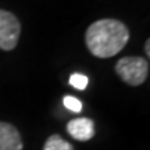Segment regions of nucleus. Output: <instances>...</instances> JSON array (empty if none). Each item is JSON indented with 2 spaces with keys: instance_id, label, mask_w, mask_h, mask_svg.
I'll return each instance as SVG.
<instances>
[{
  "instance_id": "nucleus-1",
  "label": "nucleus",
  "mask_w": 150,
  "mask_h": 150,
  "mask_svg": "<svg viewBox=\"0 0 150 150\" xmlns=\"http://www.w3.org/2000/svg\"><path fill=\"white\" fill-rule=\"evenodd\" d=\"M129 40V29L118 20L104 18L86 29L85 42L95 57L108 59L118 54Z\"/></svg>"
},
{
  "instance_id": "nucleus-2",
  "label": "nucleus",
  "mask_w": 150,
  "mask_h": 150,
  "mask_svg": "<svg viewBox=\"0 0 150 150\" xmlns=\"http://www.w3.org/2000/svg\"><path fill=\"white\" fill-rule=\"evenodd\" d=\"M115 72L131 86L142 85L149 75V61L143 57H122L115 64Z\"/></svg>"
},
{
  "instance_id": "nucleus-3",
  "label": "nucleus",
  "mask_w": 150,
  "mask_h": 150,
  "mask_svg": "<svg viewBox=\"0 0 150 150\" xmlns=\"http://www.w3.org/2000/svg\"><path fill=\"white\" fill-rule=\"evenodd\" d=\"M21 35V24L13 13L0 10V49H16Z\"/></svg>"
},
{
  "instance_id": "nucleus-4",
  "label": "nucleus",
  "mask_w": 150,
  "mask_h": 150,
  "mask_svg": "<svg viewBox=\"0 0 150 150\" xmlns=\"http://www.w3.org/2000/svg\"><path fill=\"white\" fill-rule=\"evenodd\" d=\"M67 132L76 140H91L95 136V122L91 118H74L67 124Z\"/></svg>"
},
{
  "instance_id": "nucleus-5",
  "label": "nucleus",
  "mask_w": 150,
  "mask_h": 150,
  "mask_svg": "<svg viewBox=\"0 0 150 150\" xmlns=\"http://www.w3.org/2000/svg\"><path fill=\"white\" fill-rule=\"evenodd\" d=\"M0 150H22V139L11 124L0 122Z\"/></svg>"
},
{
  "instance_id": "nucleus-6",
  "label": "nucleus",
  "mask_w": 150,
  "mask_h": 150,
  "mask_svg": "<svg viewBox=\"0 0 150 150\" xmlns=\"http://www.w3.org/2000/svg\"><path fill=\"white\" fill-rule=\"evenodd\" d=\"M43 150H74L70 142L64 140L59 135H52L43 146Z\"/></svg>"
},
{
  "instance_id": "nucleus-7",
  "label": "nucleus",
  "mask_w": 150,
  "mask_h": 150,
  "mask_svg": "<svg viewBox=\"0 0 150 150\" xmlns=\"http://www.w3.org/2000/svg\"><path fill=\"white\" fill-rule=\"evenodd\" d=\"M89 83V79H88V76L83 74H78V72H75L70 76V85L75 89H78V91H83L86 89V86Z\"/></svg>"
},
{
  "instance_id": "nucleus-8",
  "label": "nucleus",
  "mask_w": 150,
  "mask_h": 150,
  "mask_svg": "<svg viewBox=\"0 0 150 150\" xmlns=\"http://www.w3.org/2000/svg\"><path fill=\"white\" fill-rule=\"evenodd\" d=\"M63 103H64L65 108H68L70 111L79 112L81 110H82V103H81V100L74 96H65L64 99H63Z\"/></svg>"
},
{
  "instance_id": "nucleus-9",
  "label": "nucleus",
  "mask_w": 150,
  "mask_h": 150,
  "mask_svg": "<svg viewBox=\"0 0 150 150\" xmlns=\"http://www.w3.org/2000/svg\"><path fill=\"white\" fill-rule=\"evenodd\" d=\"M145 52H146V56L149 57L150 56V39H147L145 43Z\"/></svg>"
}]
</instances>
